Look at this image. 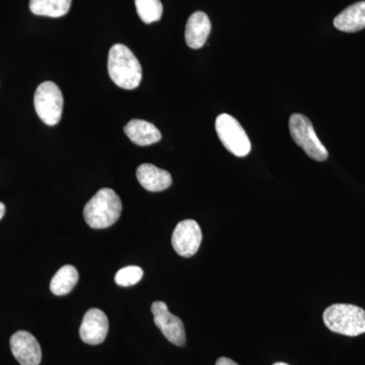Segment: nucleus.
Returning a JSON list of instances; mask_svg holds the SVG:
<instances>
[{
	"instance_id": "f257e3e1",
	"label": "nucleus",
	"mask_w": 365,
	"mask_h": 365,
	"mask_svg": "<svg viewBox=\"0 0 365 365\" xmlns=\"http://www.w3.org/2000/svg\"><path fill=\"white\" fill-rule=\"evenodd\" d=\"M108 71L113 83L124 88L134 90L140 85L143 68L138 59L127 46H112L108 57Z\"/></svg>"
},
{
	"instance_id": "f03ea898",
	"label": "nucleus",
	"mask_w": 365,
	"mask_h": 365,
	"mask_svg": "<svg viewBox=\"0 0 365 365\" xmlns=\"http://www.w3.org/2000/svg\"><path fill=\"white\" fill-rule=\"evenodd\" d=\"M122 212V202L114 190L101 189L86 204L83 217L88 227L102 230L111 227L119 220Z\"/></svg>"
},
{
	"instance_id": "7ed1b4c3",
	"label": "nucleus",
	"mask_w": 365,
	"mask_h": 365,
	"mask_svg": "<svg viewBox=\"0 0 365 365\" xmlns=\"http://www.w3.org/2000/svg\"><path fill=\"white\" fill-rule=\"evenodd\" d=\"M323 319L327 328L334 333L349 337L365 333V311L353 304H333L324 312Z\"/></svg>"
},
{
	"instance_id": "20e7f679",
	"label": "nucleus",
	"mask_w": 365,
	"mask_h": 365,
	"mask_svg": "<svg viewBox=\"0 0 365 365\" xmlns=\"http://www.w3.org/2000/svg\"><path fill=\"white\" fill-rule=\"evenodd\" d=\"M289 131L294 143L304 150L307 157L317 162H324L328 158V150L319 140L309 118L302 114L292 115L289 119Z\"/></svg>"
},
{
	"instance_id": "39448f33",
	"label": "nucleus",
	"mask_w": 365,
	"mask_h": 365,
	"mask_svg": "<svg viewBox=\"0 0 365 365\" xmlns=\"http://www.w3.org/2000/svg\"><path fill=\"white\" fill-rule=\"evenodd\" d=\"M63 96L56 83L45 81L36 90L34 106L36 113L45 124H58L63 111Z\"/></svg>"
},
{
	"instance_id": "423d86ee",
	"label": "nucleus",
	"mask_w": 365,
	"mask_h": 365,
	"mask_svg": "<svg viewBox=\"0 0 365 365\" xmlns=\"http://www.w3.org/2000/svg\"><path fill=\"white\" fill-rule=\"evenodd\" d=\"M215 130L223 146L235 157L244 158L249 155L251 141L235 118L228 114L220 115L216 118Z\"/></svg>"
},
{
	"instance_id": "0eeeda50",
	"label": "nucleus",
	"mask_w": 365,
	"mask_h": 365,
	"mask_svg": "<svg viewBox=\"0 0 365 365\" xmlns=\"http://www.w3.org/2000/svg\"><path fill=\"white\" fill-rule=\"evenodd\" d=\"M151 312L155 325L170 343L177 346L186 344V331L182 319L170 313L165 302H153Z\"/></svg>"
},
{
	"instance_id": "6e6552de",
	"label": "nucleus",
	"mask_w": 365,
	"mask_h": 365,
	"mask_svg": "<svg viewBox=\"0 0 365 365\" xmlns=\"http://www.w3.org/2000/svg\"><path fill=\"white\" fill-rule=\"evenodd\" d=\"M202 232L198 223L193 220H182L178 223L173 232V248L180 256L190 258L200 248Z\"/></svg>"
},
{
	"instance_id": "1a4fd4ad",
	"label": "nucleus",
	"mask_w": 365,
	"mask_h": 365,
	"mask_svg": "<svg viewBox=\"0 0 365 365\" xmlns=\"http://www.w3.org/2000/svg\"><path fill=\"white\" fill-rule=\"evenodd\" d=\"M11 352L21 365H39L42 360V350L38 340L26 331H19L11 336Z\"/></svg>"
},
{
	"instance_id": "9d476101",
	"label": "nucleus",
	"mask_w": 365,
	"mask_h": 365,
	"mask_svg": "<svg viewBox=\"0 0 365 365\" xmlns=\"http://www.w3.org/2000/svg\"><path fill=\"white\" fill-rule=\"evenodd\" d=\"M109 331V319L104 312L98 309H91L83 317L79 328L81 339L88 345L102 344Z\"/></svg>"
},
{
	"instance_id": "9b49d317",
	"label": "nucleus",
	"mask_w": 365,
	"mask_h": 365,
	"mask_svg": "<svg viewBox=\"0 0 365 365\" xmlns=\"http://www.w3.org/2000/svg\"><path fill=\"white\" fill-rule=\"evenodd\" d=\"M139 184L150 192H160L170 188L173 179L169 172L151 163H143L136 170Z\"/></svg>"
},
{
	"instance_id": "f8f14e48",
	"label": "nucleus",
	"mask_w": 365,
	"mask_h": 365,
	"mask_svg": "<svg viewBox=\"0 0 365 365\" xmlns=\"http://www.w3.org/2000/svg\"><path fill=\"white\" fill-rule=\"evenodd\" d=\"M211 32L208 16L202 11H196L190 16L185 30V39L192 49H200L205 45Z\"/></svg>"
},
{
	"instance_id": "ddd939ff",
	"label": "nucleus",
	"mask_w": 365,
	"mask_h": 365,
	"mask_svg": "<svg viewBox=\"0 0 365 365\" xmlns=\"http://www.w3.org/2000/svg\"><path fill=\"white\" fill-rule=\"evenodd\" d=\"M124 132L132 143L139 146L151 145L162 139V133L157 127L144 120H131L124 127Z\"/></svg>"
},
{
	"instance_id": "4468645a",
	"label": "nucleus",
	"mask_w": 365,
	"mask_h": 365,
	"mask_svg": "<svg viewBox=\"0 0 365 365\" xmlns=\"http://www.w3.org/2000/svg\"><path fill=\"white\" fill-rule=\"evenodd\" d=\"M334 26L345 33H355L365 28V1L348 6L334 20Z\"/></svg>"
},
{
	"instance_id": "2eb2a0df",
	"label": "nucleus",
	"mask_w": 365,
	"mask_h": 365,
	"mask_svg": "<svg viewBox=\"0 0 365 365\" xmlns=\"http://www.w3.org/2000/svg\"><path fill=\"white\" fill-rule=\"evenodd\" d=\"M78 281V272L76 267L66 265L59 269L53 276L50 282V290L55 295L68 294L73 289Z\"/></svg>"
},
{
	"instance_id": "dca6fc26",
	"label": "nucleus",
	"mask_w": 365,
	"mask_h": 365,
	"mask_svg": "<svg viewBox=\"0 0 365 365\" xmlns=\"http://www.w3.org/2000/svg\"><path fill=\"white\" fill-rule=\"evenodd\" d=\"M72 0H30L31 11L36 16L61 18L71 9Z\"/></svg>"
},
{
	"instance_id": "f3484780",
	"label": "nucleus",
	"mask_w": 365,
	"mask_h": 365,
	"mask_svg": "<svg viewBox=\"0 0 365 365\" xmlns=\"http://www.w3.org/2000/svg\"><path fill=\"white\" fill-rule=\"evenodd\" d=\"M135 6L143 23H155L162 19L163 7L160 0H135Z\"/></svg>"
},
{
	"instance_id": "a211bd4d",
	"label": "nucleus",
	"mask_w": 365,
	"mask_h": 365,
	"mask_svg": "<svg viewBox=\"0 0 365 365\" xmlns=\"http://www.w3.org/2000/svg\"><path fill=\"white\" fill-rule=\"evenodd\" d=\"M143 277V269L138 266H127L118 271L115 276V282L120 287H128L138 283Z\"/></svg>"
},
{
	"instance_id": "6ab92c4d",
	"label": "nucleus",
	"mask_w": 365,
	"mask_h": 365,
	"mask_svg": "<svg viewBox=\"0 0 365 365\" xmlns=\"http://www.w3.org/2000/svg\"><path fill=\"white\" fill-rule=\"evenodd\" d=\"M216 365H239L234 360L227 359V357H220L216 361Z\"/></svg>"
},
{
	"instance_id": "aec40b11",
	"label": "nucleus",
	"mask_w": 365,
	"mask_h": 365,
	"mask_svg": "<svg viewBox=\"0 0 365 365\" xmlns=\"http://www.w3.org/2000/svg\"><path fill=\"white\" fill-rule=\"evenodd\" d=\"M4 215H6V206L2 202H0V220L4 217Z\"/></svg>"
},
{
	"instance_id": "412c9836",
	"label": "nucleus",
	"mask_w": 365,
	"mask_h": 365,
	"mask_svg": "<svg viewBox=\"0 0 365 365\" xmlns=\"http://www.w3.org/2000/svg\"><path fill=\"white\" fill-rule=\"evenodd\" d=\"M273 365H289V364H285V362H276V364H274Z\"/></svg>"
}]
</instances>
